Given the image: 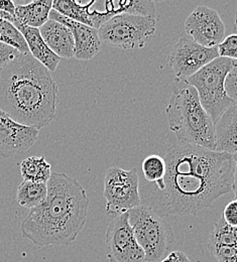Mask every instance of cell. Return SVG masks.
<instances>
[{
    "label": "cell",
    "mask_w": 237,
    "mask_h": 262,
    "mask_svg": "<svg viewBox=\"0 0 237 262\" xmlns=\"http://www.w3.org/2000/svg\"><path fill=\"white\" fill-rule=\"evenodd\" d=\"M167 172L161 191L139 189L141 204L160 217L196 215L232 191L233 156L177 142L165 156Z\"/></svg>",
    "instance_id": "obj_1"
},
{
    "label": "cell",
    "mask_w": 237,
    "mask_h": 262,
    "mask_svg": "<svg viewBox=\"0 0 237 262\" xmlns=\"http://www.w3.org/2000/svg\"><path fill=\"white\" fill-rule=\"evenodd\" d=\"M58 104L57 83L30 53L0 70V109L17 123L39 130L54 120Z\"/></svg>",
    "instance_id": "obj_2"
},
{
    "label": "cell",
    "mask_w": 237,
    "mask_h": 262,
    "mask_svg": "<svg viewBox=\"0 0 237 262\" xmlns=\"http://www.w3.org/2000/svg\"><path fill=\"white\" fill-rule=\"evenodd\" d=\"M46 202L31 209L21 223L23 237L35 246L70 245L84 228L90 206L81 184L63 172H52Z\"/></svg>",
    "instance_id": "obj_3"
},
{
    "label": "cell",
    "mask_w": 237,
    "mask_h": 262,
    "mask_svg": "<svg viewBox=\"0 0 237 262\" xmlns=\"http://www.w3.org/2000/svg\"><path fill=\"white\" fill-rule=\"evenodd\" d=\"M166 113L169 130L178 142L216 151L215 123L202 107L195 88L174 87Z\"/></svg>",
    "instance_id": "obj_4"
},
{
    "label": "cell",
    "mask_w": 237,
    "mask_h": 262,
    "mask_svg": "<svg viewBox=\"0 0 237 262\" xmlns=\"http://www.w3.org/2000/svg\"><path fill=\"white\" fill-rule=\"evenodd\" d=\"M232 63L230 59L219 57L184 81L185 84L196 89L202 107L214 123L235 104L228 96L225 87Z\"/></svg>",
    "instance_id": "obj_5"
},
{
    "label": "cell",
    "mask_w": 237,
    "mask_h": 262,
    "mask_svg": "<svg viewBox=\"0 0 237 262\" xmlns=\"http://www.w3.org/2000/svg\"><path fill=\"white\" fill-rule=\"evenodd\" d=\"M128 222L138 245L145 254V262L163 260L174 243V231L169 223L145 205L128 212Z\"/></svg>",
    "instance_id": "obj_6"
},
{
    "label": "cell",
    "mask_w": 237,
    "mask_h": 262,
    "mask_svg": "<svg viewBox=\"0 0 237 262\" xmlns=\"http://www.w3.org/2000/svg\"><path fill=\"white\" fill-rule=\"evenodd\" d=\"M156 30V17L120 13L103 24L98 34L101 42L123 50H135L143 48L155 35Z\"/></svg>",
    "instance_id": "obj_7"
},
{
    "label": "cell",
    "mask_w": 237,
    "mask_h": 262,
    "mask_svg": "<svg viewBox=\"0 0 237 262\" xmlns=\"http://www.w3.org/2000/svg\"><path fill=\"white\" fill-rule=\"evenodd\" d=\"M103 196L106 201V212L113 218L141 205L136 168L109 167L105 173Z\"/></svg>",
    "instance_id": "obj_8"
},
{
    "label": "cell",
    "mask_w": 237,
    "mask_h": 262,
    "mask_svg": "<svg viewBox=\"0 0 237 262\" xmlns=\"http://www.w3.org/2000/svg\"><path fill=\"white\" fill-rule=\"evenodd\" d=\"M217 58H219L217 48H205L191 37L184 36L174 45L168 63L176 80L184 82Z\"/></svg>",
    "instance_id": "obj_9"
},
{
    "label": "cell",
    "mask_w": 237,
    "mask_h": 262,
    "mask_svg": "<svg viewBox=\"0 0 237 262\" xmlns=\"http://www.w3.org/2000/svg\"><path fill=\"white\" fill-rule=\"evenodd\" d=\"M107 258L110 262H145V254L136 241L128 222V213L114 217L106 230Z\"/></svg>",
    "instance_id": "obj_10"
},
{
    "label": "cell",
    "mask_w": 237,
    "mask_h": 262,
    "mask_svg": "<svg viewBox=\"0 0 237 262\" xmlns=\"http://www.w3.org/2000/svg\"><path fill=\"white\" fill-rule=\"evenodd\" d=\"M185 31L205 48H217L225 38V25L219 13L207 6H198L187 17Z\"/></svg>",
    "instance_id": "obj_11"
},
{
    "label": "cell",
    "mask_w": 237,
    "mask_h": 262,
    "mask_svg": "<svg viewBox=\"0 0 237 262\" xmlns=\"http://www.w3.org/2000/svg\"><path fill=\"white\" fill-rule=\"evenodd\" d=\"M39 130L14 121L0 109V157L4 159L29 150L37 140Z\"/></svg>",
    "instance_id": "obj_12"
},
{
    "label": "cell",
    "mask_w": 237,
    "mask_h": 262,
    "mask_svg": "<svg viewBox=\"0 0 237 262\" xmlns=\"http://www.w3.org/2000/svg\"><path fill=\"white\" fill-rule=\"evenodd\" d=\"M50 19L61 23L72 32L75 41L74 58L80 61H89L99 54L101 50V40L98 30L74 21L54 9L50 12Z\"/></svg>",
    "instance_id": "obj_13"
},
{
    "label": "cell",
    "mask_w": 237,
    "mask_h": 262,
    "mask_svg": "<svg viewBox=\"0 0 237 262\" xmlns=\"http://www.w3.org/2000/svg\"><path fill=\"white\" fill-rule=\"evenodd\" d=\"M94 2L83 5L74 0H55L53 1V9L74 21L98 30L103 24L117 15V12L114 9H110L106 12L91 11L90 6Z\"/></svg>",
    "instance_id": "obj_14"
},
{
    "label": "cell",
    "mask_w": 237,
    "mask_h": 262,
    "mask_svg": "<svg viewBox=\"0 0 237 262\" xmlns=\"http://www.w3.org/2000/svg\"><path fill=\"white\" fill-rule=\"evenodd\" d=\"M38 30L42 39L55 55L61 59L74 58V36L66 26L54 19H49Z\"/></svg>",
    "instance_id": "obj_15"
},
{
    "label": "cell",
    "mask_w": 237,
    "mask_h": 262,
    "mask_svg": "<svg viewBox=\"0 0 237 262\" xmlns=\"http://www.w3.org/2000/svg\"><path fill=\"white\" fill-rule=\"evenodd\" d=\"M215 147L219 152L237 154V104L215 121Z\"/></svg>",
    "instance_id": "obj_16"
},
{
    "label": "cell",
    "mask_w": 237,
    "mask_h": 262,
    "mask_svg": "<svg viewBox=\"0 0 237 262\" xmlns=\"http://www.w3.org/2000/svg\"><path fill=\"white\" fill-rule=\"evenodd\" d=\"M14 26L24 35L29 47L30 54L41 65L45 66L50 72H55L61 62V58H59L50 50V48L42 39L39 30L26 27L17 21L14 24Z\"/></svg>",
    "instance_id": "obj_17"
},
{
    "label": "cell",
    "mask_w": 237,
    "mask_h": 262,
    "mask_svg": "<svg viewBox=\"0 0 237 262\" xmlns=\"http://www.w3.org/2000/svg\"><path fill=\"white\" fill-rule=\"evenodd\" d=\"M52 9V0H34L24 5L15 4V18L26 27L40 29L50 19Z\"/></svg>",
    "instance_id": "obj_18"
},
{
    "label": "cell",
    "mask_w": 237,
    "mask_h": 262,
    "mask_svg": "<svg viewBox=\"0 0 237 262\" xmlns=\"http://www.w3.org/2000/svg\"><path fill=\"white\" fill-rule=\"evenodd\" d=\"M48 196V185L24 181L17 189L16 201L25 208L34 209L42 205Z\"/></svg>",
    "instance_id": "obj_19"
},
{
    "label": "cell",
    "mask_w": 237,
    "mask_h": 262,
    "mask_svg": "<svg viewBox=\"0 0 237 262\" xmlns=\"http://www.w3.org/2000/svg\"><path fill=\"white\" fill-rule=\"evenodd\" d=\"M51 164L45 157H30L20 164V172L24 181L48 184L52 176Z\"/></svg>",
    "instance_id": "obj_20"
},
{
    "label": "cell",
    "mask_w": 237,
    "mask_h": 262,
    "mask_svg": "<svg viewBox=\"0 0 237 262\" xmlns=\"http://www.w3.org/2000/svg\"><path fill=\"white\" fill-rule=\"evenodd\" d=\"M142 172L148 185L161 191L163 189L164 180L167 172V164L165 159L158 155H150L145 158L141 164Z\"/></svg>",
    "instance_id": "obj_21"
},
{
    "label": "cell",
    "mask_w": 237,
    "mask_h": 262,
    "mask_svg": "<svg viewBox=\"0 0 237 262\" xmlns=\"http://www.w3.org/2000/svg\"><path fill=\"white\" fill-rule=\"evenodd\" d=\"M0 42L15 49L20 54H29V47L17 28L6 20L0 19Z\"/></svg>",
    "instance_id": "obj_22"
},
{
    "label": "cell",
    "mask_w": 237,
    "mask_h": 262,
    "mask_svg": "<svg viewBox=\"0 0 237 262\" xmlns=\"http://www.w3.org/2000/svg\"><path fill=\"white\" fill-rule=\"evenodd\" d=\"M208 245H237V228L220 218L210 234Z\"/></svg>",
    "instance_id": "obj_23"
},
{
    "label": "cell",
    "mask_w": 237,
    "mask_h": 262,
    "mask_svg": "<svg viewBox=\"0 0 237 262\" xmlns=\"http://www.w3.org/2000/svg\"><path fill=\"white\" fill-rule=\"evenodd\" d=\"M218 262H237V245H208Z\"/></svg>",
    "instance_id": "obj_24"
},
{
    "label": "cell",
    "mask_w": 237,
    "mask_h": 262,
    "mask_svg": "<svg viewBox=\"0 0 237 262\" xmlns=\"http://www.w3.org/2000/svg\"><path fill=\"white\" fill-rule=\"evenodd\" d=\"M217 49L219 57L237 61V33L226 36Z\"/></svg>",
    "instance_id": "obj_25"
},
{
    "label": "cell",
    "mask_w": 237,
    "mask_h": 262,
    "mask_svg": "<svg viewBox=\"0 0 237 262\" xmlns=\"http://www.w3.org/2000/svg\"><path fill=\"white\" fill-rule=\"evenodd\" d=\"M226 92L230 99L237 104V61H233L231 70L226 78Z\"/></svg>",
    "instance_id": "obj_26"
},
{
    "label": "cell",
    "mask_w": 237,
    "mask_h": 262,
    "mask_svg": "<svg viewBox=\"0 0 237 262\" xmlns=\"http://www.w3.org/2000/svg\"><path fill=\"white\" fill-rule=\"evenodd\" d=\"M222 218L228 225L237 228V199L232 200L226 205Z\"/></svg>",
    "instance_id": "obj_27"
},
{
    "label": "cell",
    "mask_w": 237,
    "mask_h": 262,
    "mask_svg": "<svg viewBox=\"0 0 237 262\" xmlns=\"http://www.w3.org/2000/svg\"><path fill=\"white\" fill-rule=\"evenodd\" d=\"M18 54L19 52L15 49L0 42V70L11 62Z\"/></svg>",
    "instance_id": "obj_28"
},
{
    "label": "cell",
    "mask_w": 237,
    "mask_h": 262,
    "mask_svg": "<svg viewBox=\"0 0 237 262\" xmlns=\"http://www.w3.org/2000/svg\"><path fill=\"white\" fill-rule=\"evenodd\" d=\"M161 262H190V260L183 251H173Z\"/></svg>",
    "instance_id": "obj_29"
},
{
    "label": "cell",
    "mask_w": 237,
    "mask_h": 262,
    "mask_svg": "<svg viewBox=\"0 0 237 262\" xmlns=\"http://www.w3.org/2000/svg\"><path fill=\"white\" fill-rule=\"evenodd\" d=\"M0 10L15 16V4L10 0H0Z\"/></svg>",
    "instance_id": "obj_30"
},
{
    "label": "cell",
    "mask_w": 237,
    "mask_h": 262,
    "mask_svg": "<svg viewBox=\"0 0 237 262\" xmlns=\"http://www.w3.org/2000/svg\"><path fill=\"white\" fill-rule=\"evenodd\" d=\"M233 160H234V176H233V186H232V191L234 192V196L237 199V154L233 155Z\"/></svg>",
    "instance_id": "obj_31"
},
{
    "label": "cell",
    "mask_w": 237,
    "mask_h": 262,
    "mask_svg": "<svg viewBox=\"0 0 237 262\" xmlns=\"http://www.w3.org/2000/svg\"><path fill=\"white\" fill-rule=\"evenodd\" d=\"M0 19H3V20H6V21H9L11 24H15L16 23V18L15 16L7 13V12H4L2 10H0Z\"/></svg>",
    "instance_id": "obj_32"
},
{
    "label": "cell",
    "mask_w": 237,
    "mask_h": 262,
    "mask_svg": "<svg viewBox=\"0 0 237 262\" xmlns=\"http://www.w3.org/2000/svg\"><path fill=\"white\" fill-rule=\"evenodd\" d=\"M235 30L237 31V10H236V13H235Z\"/></svg>",
    "instance_id": "obj_33"
}]
</instances>
